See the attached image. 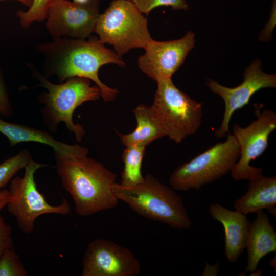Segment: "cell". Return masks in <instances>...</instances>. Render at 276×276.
I'll list each match as a JSON object with an SVG mask.
<instances>
[{"label": "cell", "mask_w": 276, "mask_h": 276, "mask_svg": "<svg viewBox=\"0 0 276 276\" xmlns=\"http://www.w3.org/2000/svg\"><path fill=\"white\" fill-rule=\"evenodd\" d=\"M45 56L49 74L55 75L60 82L74 77L93 81L99 87L100 96L105 102L113 100L118 89L108 87L98 77L100 68L115 64L124 67L126 63L114 51L106 48L99 38L88 40L68 37L55 38L49 43L38 45Z\"/></svg>", "instance_id": "cell-1"}, {"label": "cell", "mask_w": 276, "mask_h": 276, "mask_svg": "<svg viewBox=\"0 0 276 276\" xmlns=\"http://www.w3.org/2000/svg\"><path fill=\"white\" fill-rule=\"evenodd\" d=\"M55 158L62 186L73 198L78 215L88 216L117 205L112 191L115 173L87 155Z\"/></svg>", "instance_id": "cell-2"}, {"label": "cell", "mask_w": 276, "mask_h": 276, "mask_svg": "<svg viewBox=\"0 0 276 276\" xmlns=\"http://www.w3.org/2000/svg\"><path fill=\"white\" fill-rule=\"evenodd\" d=\"M112 191L118 200L123 201L144 217L165 223L175 229H187L191 225L180 196L150 174L135 186L126 187L115 183Z\"/></svg>", "instance_id": "cell-3"}, {"label": "cell", "mask_w": 276, "mask_h": 276, "mask_svg": "<svg viewBox=\"0 0 276 276\" xmlns=\"http://www.w3.org/2000/svg\"><path fill=\"white\" fill-rule=\"evenodd\" d=\"M157 83L150 111L165 136L180 143L200 128L202 104L179 90L171 78Z\"/></svg>", "instance_id": "cell-4"}, {"label": "cell", "mask_w": 276, "mask_h": 276, "mask_svg": "<svg viewBox=\"0 0 276 276\" xmlns=\"http://www.w3.org/2000/svg\"><path fill=\"white\" fill-rule=\"evenodd\" d=\"M37 77L41 85L47 90L40 97V101L44 104L42 114L47 126L55 131L58 124L63 122L74 132L76 140L81 142L85 132L81 125L74 123L73 115L83 103L99 99V87L91 86L90 80L83 77H71L63 83L56 84L40 75L37 74Z\"/></svg>", "instance_id": "cell-5"}, {"label": "cell", "mask_w": 276, "mask_h": 276, "mask_svg": "<svg viewBox=\"0 0 276 276\" xmlns=\"http://www.w3.org/2000/svg\"><path fill=\"white\" fill-rule=\"evenodd\" d=\"M94 32L103 43L112 45L122 56L134 48L144 49L152 39L147 20L134 3L128 0H113L100 14Z\"/></svg>", "instance_id": "cell-6"}, {"label": "cell", "mask_w": 276, "mask_h": 276, "mask_svg": "<svg viewBox=\"0 0 276 276\" xmlns=\"http://www.w3.org/2000/svg\"><path fill=\"white\" fill-rule=\"evenodd\" d=\"M240 152L239 144L229 133L225 141L215 144L179 166L170 177V185L174 190H198L231 171Z\"/></svg>", "instance_id": "cell-7"}, {"label": "cell", "mask_w": 276, "mask_h": 276, "mask_svg": "<svg viewBox=\"0 0 276 276\" xmlns=\"http://www.w3.org/2000/svg\"><path fill=\"white\" fill-rule=\"evenodd\" d=\"M46 166L32 158L25 168L24 176H14L9 183L6 206L9 214L15 218L18 226L25 234L33 231L36 219L42 215H66L71 211L66 199L63 198L59 205H52L38 190L35 174L39 169Z\"/></svg>", "instance_id": "cell-8"}, {"label": "cell", "mask_w": 276, "mask_h": 276, "mask_svg": "<svg viewBox=\"0 0 276 276\" xmlns=\"http://www.w3.org/2000/svg\"><path fill=\"white\" fill-rule=\"evenodd\" d=\"M257 118L248 126L235 124L233 135L239 145L240 156L231 170L234 180H252L262 176V168L250 165L267 149L269 135L276 129V114L270 109L257 110Z\"/></svg>", "instance_id": "cell-9"}, {"label": "cell", "mask_w": 276, "mask_h": 276, "mask_svg": "<svg viewBox=\"0 0 276 276\" xmlns=\"http://www.w3.org/2000/svg\"><path fill=\"white\" fill-rule=\"evenodd\" d=\"M209 89L222 98L225 104L223 119L214 135L221 139L229 133V125L233 113L249 103L251 96L265 88L276 87V75L264 72L259 59H255L243 73V81L237 86L227 87L216 81L207 79L205 82Z\"/></svg>", "instance_id": "cell-10"}, {"label": "cell", "mask_w": 276, "mask_h": 276, "mask_svg": "<svg viewBox=\"0 0 276 276\" xmlns=\"http://www.w3.org/2000/svg\"><path fill=\"white\" fill-rule=\"evenodd\" d=\"M99 4L100 0H90L84 5L55 0L48 10L47 29L54 38L85 39L94 32Z\"/></svg>", "instance_id": "cell-11"}, {"label": "cell", "mask_w": 276, "mask_h": 276, "mask_svg": "<svg viewBox=\"0 0 276 276\" xmlns=\"http://www.w3.org/2000/svg\"><path fill=\"white\" fill-rule=\"evenodd\" d=\"M141 264L128 249L103 239L88 244L82 261V276H137Z\"/></svg>", "instance_id": "cell-12"}, {"label": "cell", "mask_w": 276, "mask_h": 276, "mask_svg": "<svg viewBox=\"0 0 276 276\" xmlns=\"http://www.w3.org/2000/svg\"><path fill=\"white\" fill-rule=\"evenodd\" d=\"M195 42V35L191 31L176 40L158 41L152 39L144 48L145 53L139 58L137 65L156 82L171 78L183 63Z\"/></svg>", "instance_id": "cell-13"}, {"label": "cell", "mask_w": 276, "mask_h": 276, "mask_svg": "<svg viewBox=\"0 0 276 276\" xmlns=\"http://www.w3.org/2000/svg\"><path fill=\"white\" fill-rule=\"evenodd\" d=\"M0 132L9 140L11 147L24 142H37L52 147L55 157L87 155L88 150L78 144L70 145L58 141L46 131L8 122L0 118Z\"/></svg>", "instance_id": "cell-14"}, {"label": "cell", "mask_w": 276, "mask_h": 276, "mask_svg": "<svg viewBox=\"0 0 276 276\" xmlns=\"http://www.w3.org/2000/svg\"><path fill=\"white\" fill-rule=\"evenodd\" d=\"M212 217L220 222L224 231V252L227 260L235 263L245 248V241L250 222L246 215L229 210L218 203L210 206Z\"/></svg>", "instance_id": "cell-15"}, {"label": "cell", "mask_w": 276, "mask_h": 276, "mask_svg": "<svg viewBox=\"0 0 276 276\" xmlns=\"http://www.w3.org/2000/svg\"><path fill=\"white\" fill-rule=\"evenodd\" d=\"M256 213L255 220L249 225L246 238L248 260L245 272H255L263 257L276 251V233L274 227L263 210Z\"/></svg>", "instance_id": "cell-16"}, {"label": "cell", "mask_w": 276, "mask_h": 276, "mask_svg": "<svg viewBox=\"0 0 276 276\" xmlns=\"http://www.w3.org/2000/svg\"><path fill=\"white\" fill-rule=\"evenodd\" d=\"M276 177L263 175L249 180L247 192L234 202V208L246 215L266 209L275 216Z\"/></svg>", "instance_id": "cell-17"}, {"label": "cell", "mask_w": 276, "mask_h": 276, "mask_svg": "<svg viewBox=\"0 0 276 276\" xmlns=\"http://www.w3.org/2000/svg\"><path fill=\"white\" fill-rule=\"evenodd\" d=\"M133 111L137 123L134 130L127 134L117 131L122 143L126 147L134 145L146 147L154 141L165 136L153 117L150 107L141 104Z\"/></svg>", "instance_id": "cell-18"}, {"label": "cell", "mask_w": 276, "mask_h": 276, "mask_svg": "<svg viewBox=\"0 0 276 276\" xmlns=\"http://www.w3.org/2000/svg\"><path fill=\"white\" fill-rule=\"evenodd\" d=\"M145 148L144 146L134 145L126 147L124 150L122 155L124 167L119 183L121 186L133 187L143 181L142 165Z\"/></svg>", "instance_id": "cell-19"}, {"label": "cell", "mask_w": 276, "mask_h": 276, "mask_svg": "<svg viewBox=\"0 0 276 276\" xmlns=\"http://www.w3.org/2000/svg\"><path fill=\"white\" fill-rule=\"evenodd\" d=\"M32 158L30 152L25 149L0 164V191L10 183L18 171L25 169Z\"/></svg>", "instance_id": "cell-20"}, {"label": "cell", "mask_w": 276, "mask_h": 276, "mask_svg": "<svg viewBox=\"0 0 276 276\" xmlns=\"http://www.w3.org/2000/svg\"><path fill=\"white\" fill-rule=\"evenodd\" d=\"M55 0H33L27 11L18 10L17 15L22 27L27 28L34 21H42L47 17L49 9Z\"/></svg>", "instance_id": "cell-21"}, {"label": "cell", "mask_w": 276, "mask_h": 276, "mask_svg": "<svg viewBox=\"0 0 276 276\" xmlns=\"http://www.w3.org/2000/svg\"><path fill=\"white\" fill-rule=\"evenodd\" d=\"M28 272L14 248L6 249L0 257V276H26Z\"/></svg>", "instance_id": "cell-22"}, {"label": "cell", "mask_w": 276, "mask_h": 276, "mask_svg": "<svg viewBox=\"0 0 276 276\" xmlns=\"http://www.w3.org/2000/svg\"><path fill=\"white\" fill-rule=\"evenodd\" d=\"M140 11L146 15L158 7H171L174 10L187 11L189 6L186 0H132Z\"/></svg>", "instance_id": "cell-23"}, {"label": "cell", "mask_w": 276, "mask_h": 276, "mask_svg": "<svg viewBox=\"0 0 276 276\" xmlns=\"http://www.w3.org/2000/svg\"><path fill=\"white\" fill-rule=\"evenodd\" d=\"M13 247L12 227L0 216V257L7 249Z\"/></svg>", "instance_id": "cell-24"}, {"label": "cell", "mask_w": 276, "mask_h": 276, "mask_svg": "<svg viewBox=\"0 0 276 276\" xmlns=\"http://www.w3.org/2000/svg\"><path fill=\"white\" fill-rule=\"evenodd\" d=\"M12 114L13 108L9 99L2 73L0 72V115L9 117Z\"/></svg>", "instance_id": "cell-25"}, {"label": "cell", "mask_w": 276, "mask_h": 276, "mask_svg": "<svg viewBox=\"0 0 276 276\" xmlns=\"http://www.w3.org/2000/svg\"><path fill=\"white\" fill-rule=\"evenodd\" d=\"M8 195V189H4L0 191V212L6 206Z\"/></svg>", "instance_id": "cell-26"}, {"label": "cell", "mask_w": 276, "mask_h": 276, "mask_svg": "<svg viewBox=\"0 0 276 276\" xmlns=\"http://www.w3.org/2000/svg\"><path fill=\"white\" fill-rule=\"evenodd\" d=\"M0 1H4V0H0ZM13 1H16L18 2H20L23 5H24L25 6L28 7L29 8L31 5L33 3V0H13Z\"/></svg>", "instance_id": "cell-27"}, {"label": "cell", "mask_w": 276, "mask_h": 276, "mask_svg": "<svg viewBox=\"0 0 276 276\" xmlns=\"http://www.w3.org/2000/svg\"><path fill=\"white\" fill-rule=\"evenodd\" d=\"M90 0H73V2L79 5H84L88 3Z\"/></svg>", "instance_id": "cell-28"}, {"label": "cell", "mask_w": 276, "mask_h": 276, "mask_svg": "<svg viewBox=\"0 0 276 276\" xmlns=\"http://www.w3.org/2000/svg\"><path fill=\"white\" fill-rule=\"evenodd\" d=\"M128 1H132V0H128Z\"/></svg>", "instance_id": "cell-29"}]
</instances>
